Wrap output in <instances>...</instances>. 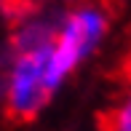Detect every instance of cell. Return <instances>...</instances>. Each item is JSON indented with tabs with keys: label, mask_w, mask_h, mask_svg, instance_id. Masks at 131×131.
I'll list each match as a JSON object with an SVG mask.
<instances>
[{
	"label": "cell",
	"mask_w": 131,
	"mask_h": 131,
	"mask_svg": "<svg viewBox=\"0 0 131 131\" xmlns=\"http://www.w3.org/2000/svg\"><path fill=\"white\" fill-rule=\"evenodd\" d=\"M104 128L107 131H131V86L126 88V94L112 104V110L107 112Z\"/></svg>",
	"instance_id": "cell-3"
},
{
	"label": "cell",
	"mask_w": 131,
	"mask_h": 131,
	"mask_svg": "<svg viewBox=\"0 0 131 131\" xmlns=\"http://www.w3.org/2000/svg\"><path fill=\"white\" fill-rule=\"evenodd\" d=\"M126 75L131 78V51H128V56H126Z\"/></svg>",
	"instance_id": "cell-4"
},
{
	"label": "cell",
	"mask_w": 131,
	"mask_h": 131,
	"mask_svg": "<svg viewBox=\"0 0 131 131\" xmlns=\"http://www.w3.org/2000/svg\"><path fill=\"white\" fill-rule=\"evenodd\" d=\"M56 24L27 19L16 32V62L8 78V115L14 121L35 118L53 96L62 80L53 75Z\"/></svg>",
	"instance_id": "cell-1"
},
{
	"label": "cell",
	"mask_w": 131,
	"mask_h": 131,
	"mask_svg": "<svg viewBox=\"0 0 131 131\" xmlns=\"http://www.w3.org/2000/svg\"><path fill=\"white\" fill-rule=\"evenodd\" d=\"M110 32V16L96 3H80L62 16L53 40V75L64 80L75 67L102 46Z\"/></svg>",
	"instance_id": "cell-2"
}]
</instances>
